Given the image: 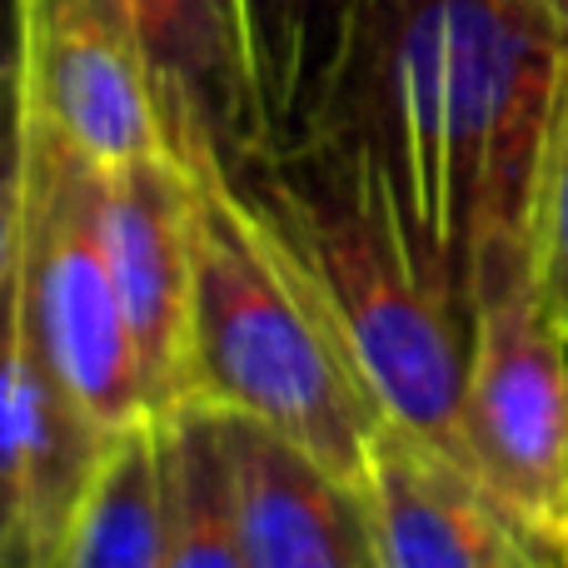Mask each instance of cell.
Returning <instances> with one entry per match:
<instances>
[{
  "mask_svg": "<svg viewBox=\"0 0 568 568\" xmlns=\"http://www.w3.org/2000/svg\"><path fill=\"white\" fill-rule=\"evenodd\" d=\"M564 70L568 36L539 0H369L320 140L369 170L409 255L469 320L484 284L534 270Z\"/></svg>",
  "mask_w": 568,
  "mask_h": 568,
  "instance_id": "6da1fadb",
  "label": "cell"
},
{
  "mask_svg": "<svg viewBox=\"0 0 568 568\" xmlns=\"http://www.w3.org/2000/svg\"><path fill=\"white\" fill-rule=\"evenodd\" d=\"M230 175L314 294L384 419L469 464V310L419 270L369 170L320 140L294 155L235 160Z\"/></svg>",
  "mask_w": 568,
  "mask_h": 568,
  "instance_id": "7a4b0ae2",
  "label": "cell"
},
{
  "mask_svg": "<svg viewBox=\"0 0 568 568\" xmlns=\"http://www.w3.org/2000/svg\"><path fill=\"white\" fill-rule=\"evenodd\" d=\"M185 185L195 255L185 399L290 434L359 494L364 454L384 419L379 404L284 250L245 205L225 160H190Z\"/></svg>",
  "mask_w": 568,
  "mask_h": 568,
  "instance_id": "3957f363",
  "label": "cell"
},
{
  "mask_svg": "<svg viewBox=\"0 0 568 568\" xmlns=\"http://www.w3.org/2000/svg\"><path fill=\"white\" fill-rule=\"evenodd\" d=\"M20 275L40 344L80 409L100 429L155 414L135 329L100 235V165L40 115L30 85Z\"/></svg>",
  "mask_w": 568,
  "mask_h": 568,
  "instance_id": "277c9868",
  "label": "cell"
},
{
  "mask_svg": "<svg viewBox=\"0 0 568 568\" xmlns=\"http://www.w3.org/2000/svg\"><path fill=\"white\" fill-rule=\"evenodd\" d=\"M464 449L479 479L559 554L568 549V334L534 270L474 294Z\"/></svg>",
  "mask_w": 568,
  "mask_h": 568,
  "instance_id": "5b68a950",
  "label": "cell"
},
{
  "mask_svg": "<svg viewBox=\"0 0 568 568\" xmlns=\"http://www.w3.org/2000/svg\"><path fill=\"white\" fill-rule=\"evenodd\" d=\"M359 504L374 568H554L559 554L464 459L379 419L364 454Z\"/></svg>",
  "mask_w": 568,
  "mask_h": 568,
  "instance_id": "8992f818",
  "label": "cell"
},
{
  "mask_svg": "<svg viewBox=\"0 0 568 568\" xmlns=\"http://www.w3.org/2000/svg\"><path fill=\"white\" fill-rule=\"evenodd\" d=\"M100 235L145 364L150 409L190 394V185L170 150L100 165Z\"/></svg>",
  "mask_w": 568,
  "mask_h": 568,
  "instance_id": "52a82bcc",
  "label": "cell"
},
{
  "mask_svg": "<svg viewBox=\"0 0 568 568\" xmlns=\"http://www.w3.org/2000/svg\"><path fill=\"white\" fill-rule=\"evenodd\" d=\"M36 110L95 165L165 150L120 0H20Z\"/></svg>",
  "mask_w": 568,
  "mask_h": 568,
  "instance_id": "ba28073f",
  "label": "cell"
},
{
  "mask_svg": "<svg viewBox=\"0 0 568 568\" xmlns=\"http://www.w3.org/2000/svg\"><path fill=\"white\" fill-rule=\"evenodd\" d=\"M215 409L240 568H374L364 504L304 444L235 409Z\"/></svg>",
  "mask_w": 568,
  "mask_h": 568,
  "instance_id": "9c48e42d",
  "label": "cell"
},
{
  "mask_svg": "<svg viewBox=\"0 0 568 568\" xmlns=\"http://www.w3.org/2000/svg\"><path fill=\"white\" fill-rule=\"evenodd\" d=\"M230 20L250 105V155L310 150L339 105L369 0H230Z\"/></svg>",
  "mask_w": 568,
  "mask_h": 568,
  "instance_id": "30bf717a",
  "label": "cell"
},
{
  "mask_svg": "<svg viewBox=\"0 0 568 568\" xmlns=\"http://www.w3.org/2000/svg\"><path fill=\"white\" fill-rule=\"evenodd\" d=\"M130 45L150 80L165 150L190 160L250 155V105L230 0H120Z\"/></svg>",
  "mask_w": 568,
  "mask_h": 568,
  "instance_id": "8fae6325",
  "label": "cell"
},
{
  "mask_svg": "<svg viewBox=\"0 0 568 568\" xmlns=\"http://www.w3.org/2000/svg\"><path fill=\"white\" fill-rule=\"evenodd\" d=\"M55 568H165V459L155 414L105 434L60 534Z\"/></svg>",
  "mask_w": 568,
  "mask_h": 568,
  "instance_id": "7c38bea8",
  "label": "cell"
},
{
  "mask_svg": "<svg viewBox=\"0 0 568 568\" xmlns=\"http://www.w3.org/2000/svg\"><path fill=\"white\" fill-rule=\"evenodd\" d=\"M155 419L165 459V568H240L215 409L185 399Z\"/></svg>",
  "mask_w": 568,
  "mask_h": 568,
  "instance_id": "4fadbf2b",
  "label": "cell"
},
{
  "mask_svg": "<svg viewBox=\"0 0 568 568\" xmlns=\"http://www.w3.org/2000/svg\"><path fill=\"white\" fill-rule=\"evenodd\" d=\"M26 439H30V310L26 275L0 284V564L30 568L26 544Z\"/></svg>",
  "mask_w": 568,
  "mask_h": 568,
  "instance_id": "5bb4252c",
  "label": "cell"
},
{
  "mask_svg": "<svg viewBox=\"0 0 568 568\" xmlns=\"http://www.w3.org/2000/svg\"><path fill=\"white\" fill-rule=\"evenodd\" d=\"M534 275H539V290L549 300L554 320L568 334V70L554 135L549 150H544L539 195H534Z\"/></svg>",
  "mask_w": 568,
  "mask_h": 568,
  "instance_id": "9a60e30c",
  "label": "cell"
},
{
  "mask_svg": "<svg viewBox=\"0 0 568 568\" xmlns=\"http://www.w3.org/2000/svg\"><path fill=\"white\" fill-rule=\"evenodd\" d=\"M20 205H26V55L0 80V284L20 255Z\"/></svg>",
  "mask_w": 568,
  "mask_h": 568,
  "instance_id": "2e32d148",
  "label": "cell"
},
{
  "mask_svg": "<svg viewBox=\"0 0 568 568\" xmlns=\"http://www.w3.org/2000/svg\"><path fill=\"white\" fill-rule=\"evenodd\" d=\"M26 55V10L20 0H0V80H10Z\"/></svg>",
  "mask_w": 568,
  "mask_h": 568,
  "instance_id": "e0dca14e",
  "label": "cell"
},
{
  "mask_svg": "<svg viewBox=\"0 0 568 568\" xmlns=\"http://www.w3.org/2000/svg\"><path fill=\"white\" fill-rule=\"evenodd\" d=\"M539 6L549 10L554 20H559V26H564V36H568V0H539Z\"/></svg>",
  "mask_w": 568,
  "mask_h": 568,
  "instance_id": "ac0fdd59",
  "label": "cell"
},
{
  "mask_svg": "<svg viewBox=\"0 0 568 568\" xmlns=\"http://www.w3.org/2000/svg\"><path fill=\"white\" fill-rule=\"evenodd\" d=\"M564 568H568V549H564Z\"/></svg>",
  "mask_w": 568,
  "mask_h": 568,
  "instance_id": "d6986e66",
  "label": "cell"
}]
</instances>
